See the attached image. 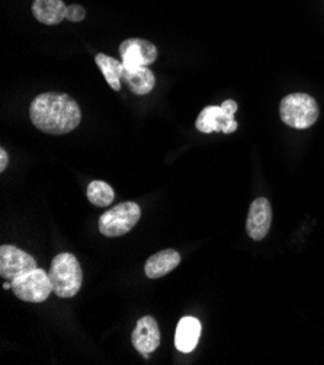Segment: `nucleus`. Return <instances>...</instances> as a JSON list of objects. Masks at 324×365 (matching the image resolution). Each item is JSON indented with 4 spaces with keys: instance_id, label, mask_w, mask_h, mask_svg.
I'll use <instances>...</instances> for the list:
<instances>
[{
    "instance_id": "f257e3e1",
    "label": "nucleus",
    "mask_w": 324,
    "mask_h": 365,
    "mask_svg": "<svg viewBox=\"0 0 324 365\" xmlns=\"http://www.w3.org/2000/svg\"><path fill=\"white\" fill-rule=\"evenodd\" d=\"M29 117L40 131L61 135L76 130L82 121L79 103L67 93L46 92L31 102Z\"/></svg>"
},
{
    "instance_id": "f03ea898",
    "label": "nucleus",
    "mask_w": 324,
    "mask_h": 365,
    "mask_svg": "<svg viewBox=\"0 0 324 365\" xmlns=\"http://www.w3.org/2000/svg\"><path fill=\"white\" fill-rule=\"evenodd\" d=\"M48 275L53 285V293L57 297H75L82 288L83 272L78 258L71 253L57 255L51 262Z\"/></svg>"
},
{
    "instance_id": "7ed1b4c3",
    "label": "nucleus",
    "mask_w": 324,
    "mask_h": 365,
    "mask_svg": "<svg viewBox=\"0 0 324 365\" xmlns=\"http://www.w3.org/2000/svg\"><path fill=\"white\" fill-rule=\"evenodd\" d=\"M279 114L288 127L305 130L317 121L320 111L313 96L307 93H291L281 101Z\"/></svg>"
},
{
    "instance_id": "20e7f679",
    "label": "nucleus",
    "mask_w": 324,
    "mask_h": 365,
    "mask_svg": "<svg viewBox=\"0 0 324 365\" xmlns=\"http://www.w3.org/2000/svg\"><path fill=\"white\" fill-rule=\"evenodd\" d=\"M140 217L141 208L137 202H121L100 215L99 232L106 237L124 236L135 227Z\"/></svg>"
},
{
    "instance_id": "39448f33",
    "label": "nucleus",
    "mask_w": 324,
    "mask_h": 365,
    "mask_svg": "<svg viewBox=\"0 0 324 365\" xmlns=\"http://www.w3.org/2000/svg\"><path fill=\"white\" fill-rule=\"evenodd\" d=\"M237 113V102L233 99L224 101L221 106H207L204 108L195 123L197 130L205 134L214 131H223L224 134L234 133L239 127L234 115Z\"/></svg>"
},
{
    "instance_id": "423d86ee",
    "label": "nucleus",
    "mask_w": 324,
    "mask_h": 365,
    "mask_svg": "<svg viewBox=\"0 0 324 365\" xmlns=\"http://www.w3.org/2000/svg\"><path fill=\"white\" fill-rule=\"evenodd\" d=\"M14 294L26 303H43L53 293L48 272L44 269L29 271L12 281Z\"/></svg>"
},
{
    "instance_id": "0eeeda50",
    "label": "nucleus",
    "mask_w": 324,
    "mask_h": 365,
    "mask_svg": "<svg viewBox=\"0 0 324 365\" xmlns=\"http://www.w3.org/2000/svg\"><path fill=\"white\" fill-rule=\"evenodd\" d=\"M37 268V261L22 249L12 245H4L0 247V277L4 279L14 281Z\"/></svg>"
},
{
    "instance_id": "6e6552de",
    "label": "nucleus",
    "mask_w": 324,
    "mask_h": 365,
    "mask_svg": "<svg viewBox=\"0 0 324 365\" xmlns=\"http://www.w3.org/2000/svg\"><path fill=\"white\" fill-rule=\"evenodd\" d=\"M120 56L125 68L149 67L157 60L159 51L156 46L142 38H130L120 46Z\"/></svg>"
},
{
    "instance_id": "1a4fd4ad",
    "label": "nucleus",
    "mask_w": 324,
    "mask_h": 365,
    "mask_svg": "<svg viewBox=\"0 0 324 365\" xmlns=\"http://www.w3.org/2000/svg\"><path fill=\"white\" fill-rule=\"evenodd\" d=\"M272 223V207L269 200L258 198L251 202L247 215V235L254 240H262L268 235Z\"/></svg>"
},
{
    "instance_id": "9d476101",
    "label": "nucleus",
    "mask_w": 324,
    "mask_h": 365,
    "mask_svg": "<svg viewBox=\"0 0 324 365\" xmlns=\"http://www.w3.org/2000/svg\"><path fill=\"white\" fill-rule=\"evenodd\" d=\"M160 329L155 317L144 316L141 317L132 331L131 342L134 348L140 352L152 354L160 346Z\"/></svg>"
},
{
    "instance_id": "9b49d317",
    "label": "nucleus",
    "mask_w": 324,
    "mask_h": 365,
    "mask_svg": "<svg viewBox=\"0 0 324 365\" xmlns=\"http://www.w3.org/2000/svg\"><path fill=\"white\" fill-rule=\"evenodd\" d=\"M201 338V322L192 316H187L177 323L174 334V345L184 354L192 352Z\"/></svg>"
},
{
    "instance_id": "f8f14e48",
    "label": "nucleus",
    "mask_w": 324,
    "mask_h": 365,
    "mask_svg": "<svg viewBox=\"0 0 324 365\" xmlns=\"http://www.w3.org/2000/svg\"><path fill=\"white\" fill-rule=\"evenodd\" d=\"M179 264H181V255H179V252L174 249H166L152 255L146 265H144V272L150 279H157L170 274L177 268Z\"/></svg>"
},
{
    "instance_id": "ddd939ff",
    "label": "nucleus",
    "mask_w": 324,
    "mask_h": 365,
    "mask_svg": "<svg viewBox=\"0 0 324 365\" xmlns=\"http://www.w3.org/2000/svg\"><path fill=\"white\" fill-rule=\"evenodd\" d=\"M121 81L134 95H149L156 86L155 73L146 66L124 68Z\"/></svg>"
},
{
    "instance_id": "4468645a",
    "label": "nucleus",
    "mask_w": 324,
    "mask_h": 365,
    "mask_svg": "<svg viewBox=\"0 0 324 365\" xmlns=\"http://www.w3.org/2000/svg\"><path fill=\"white\" fill-rule=\"evenodd\" d=\"M67 6L63 0H33L32 15L44 25H58L66 19Z\"/></svg>"
},
{
    "instance_id": "2eb2a0df",
    "label": "nucleus",
    "mask_w": 324,
    "mask_h": 365,
    "mask_svg": "<svg viewBox=\"0 0 324 365\" xmlns=\"http://www.w3.org/2000/svg\"><path fill=\"white\" fill-rule=\"evenodd\" d=\"M95 61L99 67V70L102 71L103 78L106 79L108 85H110L114 91H121V76H122V71H124V64L122 61L115 60L114 57H110L106 54H98L95 57Z\"/></svg>"
},
{
    "instance_id": "dca6fc26",
    "label": "nucleus",
    "mask_w": 324,
    "mask_h": 365,
    "mask_svg": "<svg viewBox=\"0 0 324 365\" xmlns=\"http://www.w3.org/2000/svg\"><path fill=\"white\" fill-rule=\"evenodd\" d=\"M114 188L103 180H92L88 187V200L96 207H108L114 202Z\"/></svg>"
},
{
    "instance_id": "f3484780",
    "label": "nucleus",
    "mask_w": 324,
    "mask_h": 365,
    "mask_svg": "<svg viewBox=\"0 0 324 365\" xmlns=\"http://www.w3.org/2000/svg\"><path fill=\"white\" fill-rule=\"evenodd\" d=\"M86 18V11L80 5H68L66 19L70 22H82Z\"/></svg>"
},
{
    "instance_id": "a211bd4d",
    "label": "nucleus",
    "mask_w": 324,
    "mask_h": 365,
    "mask_svg": "<svg viewBox=\"0 0 324 365\" xmlns=\"http://www.w3.org/2000/svg\"><path fill=\"white\" fill-rule=\"evenodd\" d=\"M9 165V155L5 149H0V172H5Z\"/></svg>"
}]
</instances>
